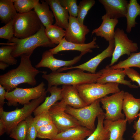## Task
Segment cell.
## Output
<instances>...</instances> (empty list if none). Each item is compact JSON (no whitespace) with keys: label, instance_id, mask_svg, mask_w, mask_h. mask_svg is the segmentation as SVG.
Returning a JSON list of instances; mask_svg holds the SVG:
<instances>
[{"label":"cell","instance_id":"cell-1","mask_svg":"<svg viewBox=\"0 0 140 140\" xmlns=\"http://www.w3.org/2000/svg\"><path fill=\"white\" fill-rule=\"evenodd\" d=\"M30 55L23 54L20 56V62L16 68L11 69L0 76V85L9 92L18 85L26 83L33 86L37 83L35 77L39 73L46 74L34 67L30 59Z\"/></svg>","mask_w":140,"mask_h":140},{"label":"cell","instance_id":"cell-2","mask_svg":"<svg viewBox=\"0 0 140 140\" xmlns=\"http://www.w3.org/2000/svg\"><path fill=\"white\" fill-rule=\"evenodd\" d=\"M101 74L100 70L95 74L86 73L79 69H74L65 73L57 71L48 74H44L43 78L48 82V88L53 86L71 85L76 86L96 82Z\"/></svg>","mask_w":140,"mask_h":140},{"label":"cell","instance_id":"cell-3","mask_svg":"<svg viewBox=\"0 0 140 140\" xmlns=\"http://www.w3.org/2000/svg\"><path fill=\"white\" fill-rule=\"evenodd\" d=\"M45 29L43 25L37 33L23 39H18L13 36L7 44L8 45L14 46L11 53L12 56L15 58L23 54L31 56L34 50L39 47H55L56 45L52 43L46 36Z\"/></svg>","mask_w":140,"mask_h":140},{"label":"cell","instance_id":"cell-4","mask_svg":"<svg viewBox=\"0 0 140 140\" xmlns=\"http://www.w3.org/2000/svg\"><path fill=\"white\" fill-rule=\"evenodd\" d=\"M47 92L46 90L39 97L33 100L28 104H25L21 108H17L10 111L4 110L0 107V118L3 121L6 127V132L10 134L20 122L31 115L35 109L45 99Z\"/></svg>","mask_w":140,"mask_h":140},{"label":"cell","instance_id":"cell-5","mask_svg":"<svg viewBox=\"0 0 140 140\" xmlns=\"http://www.w3.org/2000/svg\"><path fill=\"white\" fill-rule=\"evenodd\" d=\"M13 19L14 35L19 39L34 34L43 25L34 10L24 13H18Z\"/></svg>","mask_w":140,"mask_h":140},{"label":"cell","instance_id":"cell-6","mask_svg":"<svg viewBox=\"0 0 140 140\" xmlns=\"http://www.w3.org/2000/svg\"><path fill=\"white\" fill-rule=\"evenodd\" d=\"M100 103L99 99L81 108H74L67 106L65 111L76 118L81 125L93 132L96 129L95 121L96 118L99 115L105 114L100 107Z\"/></svg>","mask_w":140,"mask_h":140},{"label":"cell","instance_id":"cell-7","mask_svg":"<svg viewBox=\"0 0 140 140\" xmlns=\"http://www.w3.org/2000/svg\"><path fill=\"white\" fill-rule=\"evenodd\" d=\"M119 85V84L116 83L101 84L95 82L78 85L76 87L81 98L88 106L109 94L120 92Z\"/></svg>","mask_w":140,"mask_h":140},{"label":"cell","instance_id":"cell-8","mask_svg":"<svg viewBox=\"0 0 140 140\" xmlns=\"http://www.w3.org/2000/svg\"><path fill=\"white\" fill-rule=\"evenodd\" d=\"M45 84L42 82L38 85L29 88L16 87L13 90L6 91V99L9 106H17L18 103L22 105L29 104L31 100L40 97L46 91Z\"/></svg>","mask_w":140,"mask_h":140},{"label":"cell","instance_id":"cell-9","mask_svg":"<svg viewBox=\"0 0 140 140\" xmlns=\"http://www.w3.org/2000/svg\"><path fill=\"white\" fill-rule=\"evenodd\" d=\"M66 106L62 100L55 103L48 110L52 122L57 127L59 132L81 125L76 118L65 112Z\"/></svg>","mask_w":140,"mask_h":140},{"label":"cell","instance_id":"cell-10","mask_svg":"<svg viewBox=\"0 0 140 140\" xmlns=\"http://www.w3.org/2000/svg\"><path fill=\"white\" fill-rule=\"evenodd\" d=\"M124 92L121 90L100 99L102 108L106 111L104 120L114 121L125 118L124 114L122 113Z\"/></svg>","mask_w":140,"mask_h":140},{"label":"cell","instance_id":"cell-11","mask_svg":"<svg viewBox=\"0 0 140 140\" xmlns=\"http://www.w3.org/2000/svg\"><path fill=\"white\" fill-rule=\"evenodd\" d=\"M115 47L109 66H111L117 61L124 54L129 56L137 51V44L129 39L123 29L117 28L115 31Z\"/></svg>","mask_w":140,"mask_h":140},{"label":"cell","instance_id":"cell-12","mask_svg":"<svg viewBox=\"0 0 140 140\" xmlns=\"http://www.w3.org/2000/svg\"><path fill=\"white\" fill-rule=\"evenodd\" d=\"M109 45L106 49L86 62L78 66L61 67L57 71L61 72L67 70L79 69L91 73H96V69L100 64L105 59L112 56L115 47L114 40L109 41Z\"/></svg>","mask_w":140,"mask_h":140},{"label":"cell","instance_id":"cell-13","mask_svg":"<svg viewBox=\"0 0 140 140\" xmlns=\"http://www.w3.org/2000/svg\"><path fill=\"white\" fill-rule=\"evenodd\" d=\"M85 54L81 53L79 55L74 57L71 60H63L55 58L54 55L48 50L42 54L41 60L35 66L36 68L45 67L48 68L52 72H55L62 67H70L73 66L79 62L82 56Z\"/></svg>","mask_w":140,"mask_h":140},{"label":"cell","instance_id":"cell-14","mask_svg":"<svg viewBox=\"0 0 140 140\" xmlns=\"http://www.w3.org/2000/svg\"><path fill=\"white\" fill-rule=\"evenodd\" d=\"M100 70L101 74L97 80V83L101 84L116 83L125 85L133 88H137L138 87L132 84L131 81L124 79L126 75L124 69H114L111 68L109 65H107Z\"/></svg>","mask_w":140,"mask_h":140},{"label":"cell","instance_id":"cell-15","mask_svg":"<svg viewBox=\"0 0 140 140\" xmlns=\"http://www.w3.org/2000/svg\"><path fill=\"white\" fill-rule=\"evenodd\" d=\"M65 30V37L67 41L80 44L85 43L86 36L90 31L87 26L78 22L76 17L70 16L68 27Z\"/></svg>","mask_w":140,"mask_h":140},{"label":"cell","instance_id":"cell-16","mask_svg":"<svg viewBox=\"0 0 140 140\" xmlns=\"http://www.w3.org/2000/svg\"><path fill=\"white\" fill-rule=\"evenodd\" d=\"M96 37H94L91 42L80 44L68 41L64 37L57 46L49 50L53 55L57 54L60 51L70 50L78 51L81 53L86 54L92 52L93 49L99 47L96 44Z\"/></svg>","mask_w":140,"mask_h":140},{"label":"cell","instance_id":"cell-17","mask_svg":"<svg viewBox=\"0 0 140 140\" xmlns=\"http://www.w3.org/2000/svg\"><path fill=\"white\" fill-rule=\"evenodd\" d=\"M106 11V15L110 19L125 17L128 2L126 0H99Z\"/></svg>","mask_w":140,"mask_h":140},{"label":"cell","instance_id":"cell-18","mask_svg":"<svg viewBox=\"0 0 140 140\" xmlns=\"http://www.w3.org/2000/svg\"><path fill=\"white\" fill-rule=\"evenodd\" d=\"M61 88L62 100L66 106L76 108L87 106L81 97L76 86L63 85Z\"/></svg>","mask_w":140,"mask_h":140},{"label":"cell","instance_id":"cell-19","mask_svg":"<svg viewBox=\"0 0 140 140\" xmlns=\"http://www.w3.org/2000/svg\"><path fill=\"white\" fill-rule=\"evenodd\" d=\"M122 110L125 118L131 123L138 117L140 110V98H136L129 93L124 92Z\"/></svg>","mask_w":140,"mask_h":140},{"label":"cell","instance_id":"cell-20","mask_svg":"<svg viewBox=\"0 0 140 140\" xmlns=\"http://www.w3.org/2000/svg\"><path fill=\"white\" fill-rule=\"evenodd\" d=\"M102 24L98 28L93 30L92 35L103 38L108 42L114 39V29L118 23L117 19H110L106 15L102 17Z\"/></svg>","mask_w":140,"mask_h":140},{"label":"cell","instance_id":"cell-21","mask_svg":"<svg viewBox=\"0 0 140 140\" xmlns=\"http://www.w3.org/2000/svg\"><path fill=\"white\" fill-rule=\"evenodd\" d=\"M52 11L55 19V24L65 29H67L69 16L67 10L61 5L59 0H45Z\"/></svg>","mask_w":140,"mask_h":140},{"label":"cell","instance_id":"cell-22","mask_svg":"<svg viewBox=\"0 0 140 140\" xmlns=\"http://www.w3.org/2000/svg\"><path fill=\"white\" fill-rule=\"evenodd\" d=\"M93 131L87 128L79 126L59 132L52 140H85Z\"/></svg>","mask_w":140,"mask_h":140},{"label":"cell","instance_id":"cell-23","mask_svg":"<svg viewBox=\"0 0 140 140\" xmlns=\"http://www.w3.org/2000/svg\"><path fill=\"white\" fill-rule=\"evenodd\" d=\"M127 122L125 118L114 121L104 120V127L109 132L108 140H123Z\"/></svg>","mask_w":140,"mask_h":140},{"label":"cell","instance_id":"cell-24","mask_svg":"<svg viewBox=\"0 0 140 140\" xmlns=\"http://www.w3.org/2000/svg\"><path fill=\"white\" fill-rule=\"evenodd\" d=\"M46 91L50 93L51 95L46 97L43 103L35 109L33 112L35 116L43 112L48 111L55 103L62 100L61 88L57 86H53L47 88Z\"/></svg>","mask_w":140,"mask_h":140},{"label":"cell","instance_id":"cell-25","mask_svg":"<svg viewBox=\"0 0 140 140\" xmlns=\"http://www.w3.org/2000/svg\"><path fill=\"white\" fill-rule=\"evenodd\" d=\"M34 8V10L44 26L46 28L53 24L54 20L52 12L50 10L49 5L45 0H41Z\"/></svg>","mask_w":140,"mask_h":140},{"label":"cell","instance_id":"cell-26","mask_svg":"<svg viewBox=\"0 0 140 140\" xmlns=\"http://www.w3.org/2000/svg\"><path fill=\"white\" fill-rule=\"evenodd\" d=\"M17 13L12 0H0V19L2 23L7 24Z\"/></svg>","mask_w":140,"mask_h":140},{"label":"cell","instance_id":"cell-27","mask_svg":"<svg viewBox=\"0 0 140 140\" xmlns=\"http://www.w3.org/2000/svg\"><path fill=\"white\" fill-rule=\"evenodd\" d=\"M138 16H140V5L136 0H130L125 16L127 20L126 30L127 33H130L132 28L134 27L137 24L135 19Z\"/></svg>","mask_w":140,"mask_h":140},{"label":"cell","instance_id":"cell-28","mask_svg":"<svg viewBox=\"0 0 140 140\" xmlns=\"http://www.w3.org/2000/svg\"><path fill=\"white\" fill-rule=\"evenodd\" d=\"M96 127L92 133L85 140H108L109 137V131L104 127L103 122L104 115H100L97 117Z\"/></svg>","mask_w":140,"mask_h":140},{"label":"cell","instance_id":"cell-29","mask_svg":"<svg viewBox=\"0 0 140 140\" xmlns=\"http://www.w3.org/2000/svg\"><path fill=\"white\" fill-rule=\"evenodd\" d=\"M45 31L47 37L55 45L59 44L66 35V30L55 24L45 28Z\"/></svg>","mask_w":140,"mask_h":140},{"label":"cell","instance_id":"cell-30","mask_svg":"<svg viewBox=\"0 0 140 140\" xmlns=\"http://www.w3.org/2000/svg\"><path fill=\"white\" fill-rule=\"evenodd\" d=\"M137 67L140 68V52L132 53L127 59L110 66L114 69Z\"/></svg>","mask_w":140,"mask_h":140},{"label":"cell","instance_id":"cell-31","mask_svg":"<svg viewBox=\"0 0 140 140\" xmlns=\"http://www.w3.org/2000/svg\"><path fill=\"white\" fill-rule=\"evenodd\" d=\"M37 131V137L50 140H52L59 133L58 129L53 123L39 128Z\"/></svg>","mask_w":140,"mask_h":140},{"label":"cell","instance_id":"cell-32","mask_svg":"<svg viewBox=\"0 0 140 140\" xmlns=\"http://www.w3.org/2000/svg\"><path fill=\"white\" fill-rule=\"evenodd\" d=\"M95 3L94 0H83L80 2L78 6L77 16L78 22L84 24V20L88 11Z\"/></svg>","mask_w":140,"mask_h":140},{"label":"cell","instance_id":"cell-33","mask_svg":"<svg viewBox=\"0 0 140 140\" xmlns=\"http://www.w3.org/2000/svg\"><path fill=\"white\" fill-rule=\"evenodd\" d=\"M17 12L20 13L28 12L32 10L39 2L38 0H12Z\"/></svg>","mask_w":140,"mask_h":140},{"label":"cell","instance_id":"cell-34","mask_svg":"<svg viewBox=\"0 0 140 140\" xmlns=\"http://www.w3.org/2000/svg\"><path fill=\"white\" fill-rule=\"evenodd\" d=\"M14 48L13 45L1 46L0 48V62H4L9 65L16 64L17 60L11 55Z\"/></svg>","mask_w":140,"mask_h":140},{"label":"cell","instance_id":"cell-35","mask_svg":"<svg viewBox=\"0 0 140 140\" xmlns=\"http://www.w3.org/2000/svg\"><path fill=\"white\" fill-rule=\"evenodd\" d=\"M27 128L25 120L19 123L12 131L9 137L16 140H25Z\"/></svg>","mask_w":140,"mask_h":140},{"label":"cell","instance_id":"cell-36","mask_svg":"<svg viewBox=\"0 0 140 140\" xmlns=\"http://www.w3.org/2000/svg\"><path fill=\"white\" fill-rule=\"evenodd\" d=\"M33 121L37 130L41 127L52 123L48 111L35 116Z\"/></svg>","mask_w":140,"mask_h":140},{"label":"cell","instance_id":"cell-37","mask_svg":"<svg viewBox=\"0 0 140 140\" xmlns=\"http://www.w3.org/2000/svg\"><path fill=\"white\" fill-rule=\"evenodd\" d=\"M33 118L31 115L25 120L27 125L25 140H35L37 137V131L33 122Z\"/></svg>","mask_w":140,"mask_h":140},{"label":"cell","instance_id":"cell-38","mask_svg":"<svg viewBox=\"0 0 140 140\" xmlns=\"http://www.w3.org/2000/svg\"><path fill=\"white\" fill-rule=\"evenodd\" d=\"M61 5L68 11L69 16L77 17L78 6L76 0H59Z\"/></svg>","mask_w":140,"mask_h":140},{"label":"cell","instance_id":"cell-39","mask_svg":"<svg viewBox=\"0 0 140 140\" xmlns=\"http://www.w3.org/2000/svg\"><path fill=\"white\" fill-rule=\"evenodd\" d=\"M13 19H12L8 23L0 28V38L10 40L13 37Z\"/></svg>","mask_w":140,"mask_h":140},{"label":"cell","instance_id":"cell-40","mask_svg":"<svg viewBox=\"0 0 140 140\" xmlns=\"http://www.w3.org/2000/svg\"><path fill=\"white\" fill-rule=\"evenodd\" d=\"M124 72L127 75L133 82H137L140 87V74L136 70L131 68L124 69Z\"/></svg>","mask_w":140,"mask_h":140},{"label":"cell","instance_id":"cell-41","mask_svg":"<svg viewBox=\"0 0 140 140\" xmlns=\"http://www.w3.org/2000/svg\"><path fill=\"white\" fill-rule=\"evenodd\" d=\"M4 87L0 85V107H3L5 103L4 100L6 99V92Z\"/></svg>","mask_w":140,"mask_h":140},{"label":"cell","instance_id":"cell-42","mask_svg":"<svg viewBox=\"0 0 140 140\" xmlns=\"http://www.w3.org/2000/svg\"><path fill=\"white\" fill-rule=\"evenodd\" d=\"M138 116L139 117L138 119L135 122L133 125L134 128L136 130V132L133 135H136L140 133V112L138 114Z\"/></svg>","mask_w":140,"mask_h":140},{"label":"cell","instance_id":"cell-43","mask_svg":"<svg viewBox=\"0 0 140 140\" xmlns=\"http://www.w3.org/2000/svg\"><path fill=\"white\" fill-rule=\"evenodd\" d=\"M6 132V127L5 124L3 120L0 118V135H2Z\"/></svg>","mask_w":140,"mask_h":140},{"label":"cell","instance_id":"cell-44","mask_svg":"<svg viewBox=\"0 0 140 140\" xmlns=\"http://www.w3.org/2000/svg\"><path fill=\"white\" fill-rule=\"evenodd\" d=\"M9 66V65L4 62H0V69L1 70H5Z\"/></svg>","mask_w":140,"mask_h":140},{"label":"cell","instance_id":"cell-45","mask_svg":"<svg viewBox=\"0 0 140 140\" xmlns=\"http://www.w3.org/2000/svg\"><path fill=\"white\" fill-rule=\"evenodd\" d=\"M132 137L134 140H140V133L136 135H133Z\"/></svg>","mask_w":140,"mask_h":140}]
</instances>
